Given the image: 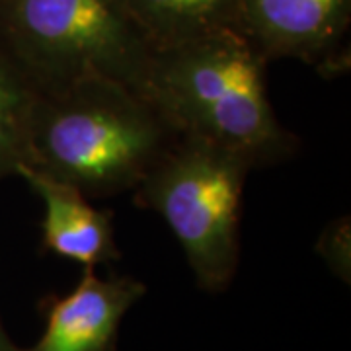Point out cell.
Wrapping results in <instances>:
<instances>
[{"mask_svg":"<svg viewBox=\"0 0 351 351\" xmlns=\"http://www.w3.org/2000/svg\"><path fill=\"white\" fill-rule=\"evenodd\" d=\"M145 94L101 76L39 92L27 160L90 199L135 191L178 141Z\"/></svg>","mask_w":351,"mask_h":351,"instance_id":"cell-1","label":"cell"},{"mask_svg":"<svg viewBox=\"0 0 351 351\" xmlns=\"http://www.w3.org/2000/svg\"><path fill=\"white\" fill-rule=\"evenodd\" d=\"M0 41L39 92L101 76L145 94L156 51L127 0H0Z\"/></svg>","mask_w":351,"mask_h":351,"instance_id":"cell-3","label":"cell"},{"mask_svg":"<svg viewBox=\"0 0 351 351\" xmlns=\"http://www.w3.org/2000/svg\"><path fill=\"white\" fill-rule=\"evenodd\" d=\"M0 351H20V348H16L12 341L8 339V336L2 330V326H0Z\"/></svg>","mask_w":351,"mask_h":351,"instance_id":"cell-11","label":"cell"},{"mask_svg":"<svg viewBox=\"0 0 351 351\" xmlns=\"http://www.w3.org/2000/svg\"><path fill=\"white\" fill-rule=\"evenodd\" d=\"M350 219H338L326 225L318 250L334 269L350 271Z\"/></svg>","mask_w":351,"mask_h":351,"instance_id":"cell-10","label":"cell"},{"mask_svg":"<svg viewBox=\"0 0 351 351\" xmlns=\"http://www.w3.org/2000/svg\"><path fill=\"white\" fill-rule=\"evenodd\" d=\"M39 88L0 41V182L27 160V138Z\"/></svg>","mask_w":351,"mask_h":351,"instance_id":"cell-9","label":"cell"},{"mask_svg":"<svg viewBox=\"0 0 351 351\" xmlns=\"http://www.w3.org/2000/svg\"><path fill=\"white\" fill-rule=\"evenodd\" d=\"M16 176L43 203L41 239L45 250L84 267H96L121 258L110 211L96 209L82 191L32 166L22 164Z\"/></svg>","mask_w":351,"mask_h":351,"instance_id":"cell-7","label":"cell"},{"mask_svg":"<svg viewBox=\"0 0 351 351\" xmlns=\"http://www.w3.org/2000/svg\"><path fill=\"white\" fill-rule=\"evenodd\" d=\"M242 0H127L154 49L239 32Z\"/></svg>","mask_w":351,"mask_h":351,"instance_id":"cell-8","label":"cell"},{"mask_svg":"<svg viewBox=\"0 0 351 351\" xmlns=\"http://www.w3.org/2000/svg\"><path fill=\"white\" fill-rule=\"evenodd\" d=\"M248 158L199 138L178 137L135 188V203L162 217L203 291L230 285L240 258V211Z\"/></svg>","mask_w":351,"mask_h":351,"instance_id":"cell-4","label":"cell"},{"mask_svg":"<svg viewBox=\"0 0 351 351\" xmlns=\"http://www.w3.org/2000/svg\"><path fill=\"white\" fill-rule=\"evenodd\" d=\"M351 22V0H242L239 32L263 59H299L341 71L343 41Z\"/></svg>","mask_w":351,"mask_h":351,"instance_id":"cell-5","label":"cell"},{"mask_svg":"<svg viewBox=\"0 0 351 351\" xmlns=\"http://www.w3.org/2000/svg\"><path fill=\"white\" fill-rule=\"evenodd\" d=\"M145 291L133 277L101 279L94 267H84L76 287L51 304L38 341L20 351H110L121 320Z\"/></svg>","mask_w":351,"mask_h":351,"instance_id":"cell-6","label":"cell"},{"mask_svg":"<svg viewBox=\"0 0 351 351\" xmlns=\"http://www.w3.org/2000/svg\"><path fill=\"white\" fill-rule=\"evenodd\" d=\"M267 61L237 29L156 49L145 96L180 137L239 152L254 168L283 162L299 138L277 119Z\"/></svg>","mask_w":351,"mask_h":351,"instance_id":"cell-2","label":"cell"}]
</instances>
